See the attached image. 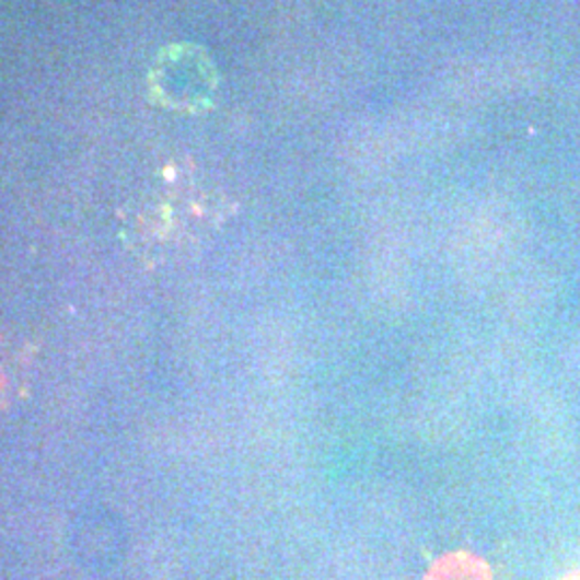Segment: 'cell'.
<instances>
[{"instance_id": "1", "label": "cell", "mask_w": 580, "mask_h": 580, "mask_svg": "<svg viewBox=\"0 0 580 580\" xmlns=\"http://www.w3.org/2000/svg\"><path fill=\"white\" fill-rule=\"evenodd\" d=\"M35 347L9 334H0V415L31 394Z\"/></svg>"}, {"instance_id": "2", "label": "cell", "mask_w": 580, "mask_h": 580, "mask_svg": "<svg viewBox=\"0 0 580 580\" xmlns=\"http://www.w3.org/2000/svg\"><path fill=\"white\" fill-rule=\"evenodd\" d=\"M428 580H488V572L479 559L459 553L437 561Z\"/></svg>"}]
</instances>
